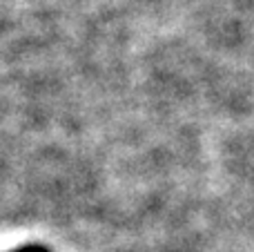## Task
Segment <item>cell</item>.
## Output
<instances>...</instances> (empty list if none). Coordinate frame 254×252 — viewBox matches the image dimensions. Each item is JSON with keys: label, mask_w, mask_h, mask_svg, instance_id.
Returning a JSON list of instances; mask_svg holds the SVG:
<instances>
[{"label": "cell", "mask_w": 254, "mask_h": 252, "mask_svg": "<svg viewBox=\"0 0 254 252\" xmlns=\"http://www.w3.org/2000/svg\"><path fill=\"white\" fill-rule=\"evenodd\" d=\"M9 252H52L49 248H45V246H22V248H16V250H9Z\"/></svg>", "instance_id": "obj_1"}]
</instances>
